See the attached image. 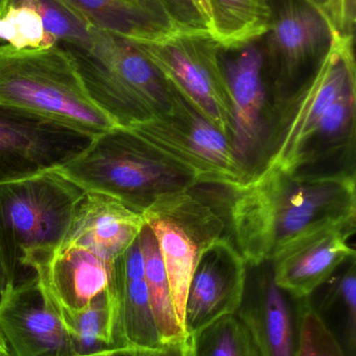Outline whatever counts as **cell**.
Returning a JSON list of instances; mask_svg holds the SVG:
<instances>
[{"instance_id": "30bf717a", "label": "cell", "mask_w": 356, "mask_h": 356, "mask_svg": "<svg viewBox=\"0 0 356 356\" xmlns=\"http://www.w3.org/2000/svg\"><path fill=\"white\" fill-rule=\"evenodd\" d=\"M92 138L21 108L0 104V184L59 170Z\"/></svg>"}, {"instance_id": "ffe728a7", "label": "cell", "mask_w": 356, "mask_h": 356, "mask_svg": "<svg viewBox=\"0 0 356 356\" xmlns=\"http://www.w3.org/2000/svg\"><path fill=\"white\" fill-rule=\"evenodd\" d=\"M91 26L131 41L178 31L158 0H67Z\"/></svg>"}, {"instance_id": "8992f818", "label": "cell", "mask_w": 356, "mask_h": 356, "mask_svg": "<svg viewBox=\"0 0 356 356\" xmlns=\"http://www.w3.org/2000/svg\"><path fill=\"white\" fill-rule=\"evenodd\" d=\"M353 89H356L355 37L334 33L311 79L280 104L257 170H304L307 150L324 115Z\"/></svg>"}, {"instance_id": "44dd1931", "label": "cell", "mask_w": 356, "mask_h": 356, "mask_svg": "<svg viewBox=\"0 0 356 356\" xmlns=\"http://www.w3.org/2000/svg\"><path fill=\"white\" fill-rule=\"evenodd\" d=\"M209 33L222 49H240L267 35L273 17L268 0H210Z\"/></svg>"}, {"instance_id": "4316f807", "label": "cell", "mask_w": 356, "mask_h": 356, "mask_svg": "<svg viewBox=\"0 0 356 356\" xmlns=\"http://www.w3.org/2000/svg\"><path fill=\"white\" fill-rule=\"evenodd\" d=\"M0 45L15 49H40L56 45L48 35L43 20L33 8L10 6L0 17Z\"/></svg>"}, {"instance_id": "f1b7e54d", "label": "cell", "mask_w": 356, "mask_h": 356, "mask_svg": "<svg viewBox=\"0 0 356 356\" xmlns=\"http://www.w3.org/2000/svg\"><path fill=\"white\" fill-rule=\"evenodd\" d=\"M322 14L336 35L355 37L356 0H324Z\"/></svg>"}, {"instance_id": "ba28073f", "label": "cell", "mask_w": 356, "mask_h": 356, "mask_svg": "<svg viewBox=\"0 0 356 356\" xmlns=\"http://www.w3.org/2000/svg\"><path fill=\"white\" fill-rule=\"evenodd\" d=\"M131 42L186 102L233 143L231 92L219 58L222 48L208 31L178 29L154 39Z\"/></svg>"}, {"instance_id": "e0dca14e", "label": "cell", "mask_w": 356, "mask_h": 356, "mask_svg": "<svg viewBox=\"0 0 356 356\" xmlns=\"http://www.w3.org/2000/svg\"><path fill=\"white\" fill-rule=\"evenodd\" d=\"M112 264L89 249L66 246L59 249L36 276L46 300L63 322L106 292Z\"/></svg>"}, {"instance_id": "d590c367", "label": "cell", "mask_w": 356, "mask_h": 356, "mask_svg": "<svg viewBox=\"0 0 356 356\" xmlns=\"http://www.w3.org/2000/svg\"><path fill=\"white\" fill-rule=\"evenodd\" d=\"M10 0H0V17L8 10V6H10Z\"/></svg>"}, {"instance_id": "7c38bea8", "label": "cell", "mask_w": 356, "mask_h": 356, "mask_svg": "<svg viewBox=\"0 0 356 356\" xmlns=\"http://www.w3.org/2000/svg\"><path fill=\"white\" fill-rule=\"evenodd\" d=\"M247 276L248 265L229 236L217 238L202 251L186 295V338L236 313L244 296Z\"/></svg>"}, {"instance_id": "603a6c76", "label": "cell", "mask_w": 356, "mask_h": 356, "mask_svg": "<svg viewBox=\"0 0 356 356\" xmlns=\"http://www.w3.org/2000/svg\"><path fill=\"white\" fill-rule=\"evenodd\" d=\"M139 242L144 259V278L161 342L169 344L185 340V332L173 307L169 277L156 236L146 224L140 232Z\"/></svg>"}, {"instance_id": "d6986e66", "label": "cell", "mask_w": 356, "mask_h": 356, "mask_svg": "<svg viewBox=\"0 0 356 356\" xmlns=\"http://www.w3.org/2000/svg\"><path fill=\"white\" fill-rule=\"evenodd\" d=\"M116 325L119 347L161 346L144 278L139 236L115 259L107 289Z\"/></svg>"}, {"instance_id": "1f68e13d", "label": "cell", "mask_w": 356, "mask_h": 356, "mask_svg": "<svg viewBox=\"0 0 356 356\" xmlns=\"http://www.w3.org/2000/svg\"><path fill=\"white\" fill-rule=\"evenodd\" d=\"M15 284H16V282L10 275V271H8V267H6V263L2 259L1 253H0V296L6 289L14 286Z\"/></svg>"}, {"instance_id": "7402d4cb", "label": "cell", "mask_w": 356, "mask_h": 356, "mask_svg": "<svg viewBox=\"0 0 356 356\" xmlns=\"http://www.w3.org/2000/svg\"><path fill=\"white\" fill-rule=\"evenodd\" d=\"M321 300L311 302L347 356H356L355 257L347 261L326 282Z\"/></svg>"}, {"instance_id": "83f0119b", "label": "cell", "mask_w": 356, "mask_h": 356, "mask_svg": "<svg viewBox=\"0 0 356 356\" xmlns=\"http://www.w3.org/2000/svg\"><path fill=\"white\" fill-rule=\"evenodd\" d=\"M297 356H347L314 309L309 297L303 303Z\"/></svg>"}, {"instance_id": "3957f363", "label": "cell", "mask_w": 356, "mask_h": 356, "mask_svg": "<svg viewBox=\"0 0 356 356\" xmlns=\"http://www.w3.org/2000/svg\"><path fill=\"white\" fill-rule=\"evenodd\" d=\"M0 104L21 108L92 139L117 127L88 95L72 58L60 45H0Z\"/></svg>"}, {"instance_id": "6da1fadb", "label": "cell", "mask_w": 356, "mask_h": 356, "mask_svg": "<svg viewBox=\"0 0 356 356\" xmlns=\"http://www.w3.org/2000/svg\"><path fill=\"white\" fill-rule=\"evenodd\" d=\"M355 171L261 169L232 193L229 228L248 267L270 263L291 241L326 224L356 219Z\"/></svg>"}, {"instance_id": "52a82bcc", "label": "cell", "mask_w": 356, "mask_h": 356, "mask_svg": "<svg viewBox=\"0 0 356 356\" xmlns=\"http://www.w3.org/2000/svg\"><path fill=\"white\" fill-rule=\"evenodd\" d=\"M125 129L189 175L196 186L209 184L234 191L252 175L236 156L231 140L176 90L169 112Z\"/></svg>"}, {"instance_id": "d4e9b609", "label": "cell", "mask_w": 356, "mask_h": 356, "mask_svg": "<svg viewBox=\"0 0 356 356\" xmlns=\"http://www.w3.org/2000/svg\"><path fill=\"white\" fill-rule=\"evenodd\" d=\"M188 356H261L246 326L232 314L186 338Z\"/></svg>"}, {"instance_id": "5b68a950", "label": "cell", "mask_w": 356, "mask_h": 356, "mask_svg": "<svg viewBox=\"0 0 356 356\" xmlns=\"http://www.w3.org/2000/svg\"><path fill=\"white\" fill-rule=\"evenodd\" d=\"M56 171L85 192L108 195L140 213L162 195L196 186L189 175L119 127L94 138L87 149Z\"/></svg>"}, {"instance_id": "9c48e42d", "label": "cell", "mask_w": 356, "mask_h": 356, "mask_svg": "<svg viewBox=\"0 0 356 356\" xmlns=\"http://www.w3.org/2000/svg\"><path fill=\"white\" fill-rule=\"evenodd\" d=\"M142 216L156 236L173 307L183 328L184 307L192 274L202 251L226 236L225 221L192 190L162 195L142 211Z\"/></svg>"}, {"instance_id": "ac0fdd59", "label": "cell", "mask_w": 356, "mask_h": 356, "mask_svg": "<svg viewBox=\"0 0 356 356\" xmlns=\"http://www.w3.org/2000/svg\"><path fill=\"white\" fill-rule=\"evenodd\" d=\"M144 216L108 195L86 192L60 248L89 249L112 264L139 236Z\"/></svg>"}, {"instance_id": "f546056e", "label": "cell", "mask_w": 356, "mask_h": 356, "mask_svg": "<svg viewBox=\"0 0 356 356\" xmlns=\"http://www.w3.org/2000/svg\"><path fill=\"white\" fill-rule=\"evenodd\" d=\"M179 31H208L192 0H158Z\"/></svg>"}, {"instance_id": "5bb4252c", "label": "cell", "mask_w": 356, "mask_h": 356, "mask_svg": "<svg viewBox=\"0 0 356 356\" xmlns=\"http://www.w3.org/2000/svg\"><path fill=\"white\" fill-rule=\"evenodd\" d=\"M0 332L12 356H75L68 332L36 275L2 293Z\"/></svg>"}, {"instance_id": "277c9868", "label": "cell", "mask_w": 356, "mask_h": 356, "mask_svg": "<svg viewBox=\"0 0 356 356\" xmlns=\"http://www.w3.org/2000/svg\"><path fill=\"white\" fill-rule=\"evenodd\" d=\"M85 193L58 171L0 184V253L15 282L50 263Z\"/></svg>"}, {"instance_id": "836d02e7", "label": "cell", "mask_w": 356, "mask_h": 356, "mask_svg": "<svg viewBox=\"0 0 356 356\" xmlns=\"http://www.w3.org/2000/svg\"><path fill=\"white\" fill-rule=\"evenodd\" d=\"M0 356H12L1 332H0Z\"/></svg>"}, {"instance_id": "484cf974", "label": "cell", "mask_w": 356, "mask_h": 356, "mask_svg": "<svg viewBox=\"0 0 356 356\" xmlns=\"http://www.w3.org/2000/svg\"><path fill=\"white\" fill-rule=\"evenodd\" d=\"M10 6H29L35 10L56 44L89 46L91 25L67 0H10Z\"/></svg>"}, {"instance_id": "8fae6325", "label": "cell", "mask_w": 356, "mask_h": 356, "mask_svg": "<svg viewBox=\"0 0 356 356\" xmlns=\"http://www.w3.org/2000/svg\"><path fill=\"white\" fill-rule=\"evenodd\" d=\"M355 220L326 224L291 241L270 261L276 284L299 298L315 294L355 257Z\"/></svg>"}, {"instance_id": "e575fe53", "label": "cell", "mask_w": 356, "mask_h": 356, "mask_svg": "<svg viewBox=\"0 0 356 356\" xmlns=\"http://www.w3.org/2000/svg\"><path fill=\"white\" fill-rule=\"evenodd\" d=\"M304 1L322 13V6H323L324 0H304Z\"/></svg>"}, {"instance_id": "2e32d148", "label": "cell", "mask_w": 356, "mask_h": 356, "mask_svg": "<svg viewBox=\"0 0 356 356\" xmlns=\"http://www.w3.org/2000/svg\"><path fill=\"white\" fill-rule=\"evenodd\" d=\"M265 60L263 50L252 42L224 66L233 102L234 152L246 166L261 154L268 136Z\"/></svg>"}, {"instance_id": "cb8c5ba5", "label": "cell", "mask_w": 356, "mask_h": 356, "mask_svg": "<svg viewBox=\"0 0 356 356\" xmlns=\"http://www.w3.org/2000/svg\"><path fill=\"white\" fill-rule=\"evenodd\" d=\"M63 324L70 338L75 356L119 347L114 311L107 291L84 311L65 319Z\"/></svg>"}, {"instance_id": "4dcf8cb0", "label": "cell", "mask_w": 356, "mask_h": 356, "mask_svg": "<svg viewBox=\"0 0 356 356\" xmlns=\"http://www.w3.org/2000/svg\"><path fill=\"white\" fill-rule=\"evenodd\" d=\"M77 356H188V348L185 339L179 342L163 344L159 347H117L92 355Z\"/></svg>"}, {"instance_id": "d6a6232c", "label": "cell", "mask_w": 356, "mask_h": 356, "mask_svg": "<svg viewBox=\"0 0 356 356\" xmlns=\"http://www.w3.org/2000/svg\"><path fill=\"white\" fill-rule=\"evenodd\" d=\"M196 4L199 12L202 15L204 20L206 21L207 26L210 29L211 12H210V0H192Z\"/></svg>"}, {"instance_id": "9a60e30c", "label": "cell", "mask_w": 356, "mask_h": 356, "mask_svg": "<svg viewBox=\"0 0 356 356\" xmlns=\"http://www.w3.org/2000/svg\"><path fill=\"white\" fill-rule=\"evenodd\" d=\"M334 35L319 10L304 0H284L267 33V58L276 86L281 89L316 56H323Z\"/></svg>"}, {"instance_id": "7a4b0ae2", "label": "cell", "mask_w": 356, "mask_h": 356, "mask_svg": "<svg viewBox=\"0 0 356 356\" xmlns=\"http://www.w3.org/2000/svg\"><path fill=\"white\" fill-rule=\"evenodd\" d=\"M75 63L92 102L119 127L169 112L173 89L130 40L91 26L87 47L59 43Z\"/></svg>"}, {"instance_id": "4fadbf2b", "label": "cell", "mask_w": 356, "mask_h": 356, "mask_svg": "<svg viewBox=\"0 0 356 356\" xmlns=\"http://www.w3.org/2000/svg\"><path fill=\"white\" fill-rule=\"evenodd\" d=\"M304 300L276 284L271 263L248 267L244 296L235 315L261 356H297Z\"/></svg>"}]
</instances>
